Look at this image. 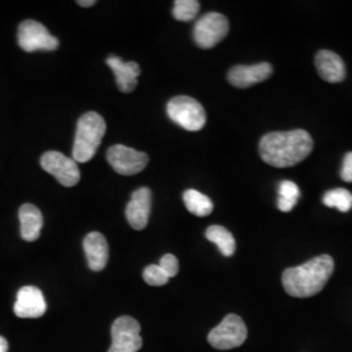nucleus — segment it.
I'll use <instances>...</instances> for the list:
<instances>
[{"instance_id": "nucleus-1", "label": "nucleus", "mask_w": 352, "mask_h": 352, "mask_svg": "<svg viewBox=\"0 0 352 352\" xmlns=\"http://www.w3.org/2000/svg\"><path fill=\"white\" fill-rule=\"evenodd\" d=\"M314 149V140L304 129L272 132L260 141V155L265 164L278 168L292 167L304 161Z\"/></svg>"}, {"instance_id": "nucleus-2", "label": "nucleus", "mask_w": 352, "mask_h": 352, "mask_svg": "<svg viewBox=\"0 0 352 352\" xmlns=\"http://www.w3.org/2000/svg\"><path fill=\"white\" fill-rule=\"evenodd\" d=\"M334 272V260L321 254L308 263L289 267L282 274L283 289L294 298H311L321 292Z\"/></svg>"}, {"instance_id": "nucleus-3", "label": "nucleus", "mask_w": 352, "mask_h": 352, "mask_svg": "<svg viewBox=\"0 0 352 352\" xmlns=\"http://www.w3.org/2000/svg\"><path fill=\"white\" fill-rule=\"evenodd\" d=\"M106 133V122L94 111L85 113L77 122L72 157L76 162H89L98 151Z\"/></svg>"}, {"instance_id": "nucleus-4", "label": "nucleus", "mask_w": 352, "mask_h": 352, "mask_svg": "<svg viewBox=\"0 0 352 352\" xmlns=\"http://www.w3.org/2000/svg\"><path fill=\"white\" fill-rule=\"evenodd\" d=\"M167 115L177 126L197 132L206 124V113L201 103L187 96L174 97L167 103Z\"/></svg>"}, {"instance_id": "nucleus-5", "label": "nucleus", "mask_w": 352, "mask_h": 352, "mask_svg": "<svg viewBox=\"0 0 352 352\" xmlns=\"http://www.w3.org/2000/svg\"><path fill=\"white\" fill-rule=\"evenodd\" d=\"M248 336L244 321L238 315H228L208 336V342L217 350H231L241 346Z\"/></svg>"}, {"instance_id": "nucleus-6", "label": "nucleus", "mask_w": 352, "mask_h": 352, "mask_svg": "<svg viewBox=\"0 0 352 352\" xmlns=\"http://www.w3.org/2000/svg\"><path fill=\"white\" fill-rule=\"evenodd\" d=\"M19 46L26 52L55 51L59 47L58 38L54 37L46 26L34 20H26L19 26Z\"/></svg>"}, {"instance_id": "nucleus-7", "label": "nucleus", "mask_w": 352, "mask_h": 352, "mask_svg": "<svg viewBox=\"0 0 352 352\" xmlns=\"http://www.w3.org/2000/svg\"><path fill=\"white\" fill-rule=\"evenodd\" d=\"M228 30V20L223 14L217 12L206 13L197 20L193 29V38L199 47L212 49L222 39H225Z\"/></svg>"}, {"instance_id": "nucleus-8", "label": "nucleus", "mask_w": 352, "mask_h": 352, "mask_svg": "<svg viewBox=\"0 0 352 352\" xmlns=\"http://www.w3.org/2000/svg\"><path fill=\"white\" fill-rule=\"evenodd\" d=\"M42 168L54 176L64 187H75L81 174L74 158L64 155L60 151H51L41 157Z\"/></svg>"}, {"instance_id": "nucleus-9", "label": "nucleus", "mask_w": 352, "mask_h": 352, "mask_svg": "<svg viewBox=\"0 0 352 352\" xmlns=\"http://www.w3.org/2000/svg\"><path fill=\"white\" fill-rule=\"evenodd\" d=\"M138 320L129 316H123L115 320L111 327L113 344L109 352H139L142 347Z\"/></svg>"}, {"instance_id": "nucleus-10", "label": "nucleus", "mask_w": 352, "mask_h": 352, "mask_svg": "<svg viewBox=\"0 0 352 352\" xmlns=\"http://www.w3.org/2000/svg\"><path fill=\"white\" fill-rule=\"evenodd\" d=\"M107 162L120 175H136L148 166L149 157L142 151L119 144L107 151Z\"/></svg>"}, {"instance_id": "nucleus-11", "label": "nucleus", "mask_w": 352, "mask_h": 352, "mask_svg": "<svg viewBox=\"0 0 352 352\" xmlns=\"http://www.w3.org/2000/svg\"><path fill=\"white\" fill-rule=\"evenodd\" d=\"M47 304L41 289L34 286H25L17 292L14 302V315L20 318H38L46 314Z\"/></svg>"}, {"instance_id": "nucleus-12", "label": "nucleus", "mask_w": 352, "mask_h": 352, "mask_svg": "<svg viewBox=\"0 0 352 352\" xmlns=\"http://www.w3.org/2000/svg\"><path fill=\"white\" fill-rule=\"evenodd\" d=\"M273 74V67L269 63L253 65H235L230 69L227 78L228 82L236 88H250L254 84L263 82Z\"/></svg>"}, {"instance_id": "nucleus-13", "label": "nucleus", "mask_w": 352, "mask_h": 352, "mask_svg": "<svg viewBox=\"0 0 352 352\" xmlns=\"http://www.w3.org/2000/svg\"><path fill=\"white\" fill-rule=\"evenodd\" d=\"M151 190L142 187L133 192L131 201L126 205V217L128 223L135 230H144L151 217Z\"/></svg>"}, {"instance_id": "nucleus-14", "label": "nucleus", "mask_w": 352, "mask_h": 352, "mask_svg": "<svg viewBox=\"0 0 352 352\" xmlns=\"http://www.w3.org/2000/svg\"><path fill=\"white\" fill-rule=\"evenodd\" d=\"M107 65L113 69L118 88L123 93H132L138 87L141 68L136 62H123L119 56H109Z\"/></svg>"}, {"instance_id": "nucleus-15", "label": "nucleus", "mask_w": 352, "mask_h": 352, "mask_svg": "<svg viewBox=\"0 0 352 352\" xmlns=\"http://www.w3.org/2000/svg\"><path fill=\"white\" fill-rule=\"evenodd\" d=\"M315 64L318 75L327 82H340L346 77L344 63L340 55L333 51H318L316 55Z\"/></svg>"}, {"instance_id": "nucleus-16", "label": "nucleus", "mask_w": 352, "mask_h": 352, "mask_svg": "<svg viewBox=\"0 0 352 352\" xmlns=\"http://www.w3.org/2000/svg\"><path fill=\"white\" fill-rule=\"evenodd\" d=\"M84 251L89 267L93 272H101L109 263V244L101 232H90L84 239Z\"/></svg>"}, {"instance_id": "nucleus-17", "label": "nucleus", "mask_w": 352, "mask_h": 352, "mask_svg": "<svg viewBox=\"0 0 352 352\" xmlns=\"http://www.w3.org/2000/svg\"><path fill=\"white\" fill-rule=\"evenodd\" d=\"M21 238L26 241H36L43 226V215L36 205L24 204L19 210Z\"/></svg>"}, {"instance_id": "nucleus-18", "label": "nucleus", "mask_w": 352, "mask_h": 352, "mask_svg": "<svg viewBox=\"0 0 352 352\" xmlns=\"http://www.w3.org/2000/svg\"><path fill=\"white\" fill-rule=\"evenodd\" d=\"M205 236L209 241L214 243L221 253L226 257H231L236 251V241L232 234L223 226L213 225L209 227L205 232Z\"/></svg>"}, {"instance_id": "nucleus-19", "label": "nucleus", "mask_w": 352, "mask_h": 352, "mask_svg": "<svg viewBox=\"0 0 352 352\" xmlns=\"http://www.w3.org/2000/svg\"><path fill=\"white\" fill-rule=\"evenodd\" d=\"M183 200L189 213L193 215L206 217L213 212V201L206 195H204L196 189H187L183 193Z\"/></svg>"}, {"instance_id": "nucleus-20", "label": "nucleus", "mask_w": 352, "mask_h": 352, "mask_svg": "<svg viewBox=\"0 0 352 352\" xmlns=\"http://www.w3.org/2000/svg\"><path fill=\"white\" fill-rule=\"evenodd\" d=\"M299 199H300V189L294 182L285 180L279 184L277 206L280 212L283 213L291 212L299 201Z\"/></svg>"}, {"instance_id": "nucleus-21", "label": "nucleus", "mask_w": 352, "mask_h": 352, "mask_svg": "<svg viewBox=\"0 0 352 352\" xmlns=\"http://www.w3.org/2000/svg\"><path fill=\"white\" fill-rule=\"evenodd\" d=\"M322 201L327 208H337L342 213H347L352 209V193L344 188L333 189L325 193Z\"/></svg>"}, {"instance_id": "nucleus-22", "label": "nucleus", "mask_w": 352, "mask_h": 352, "mask_svg": "<svg viewBox=\"0 0 352 352\" xmlns=\"http://www.w3.org/2000/svg\"><path fill=\"white\" fill-rule=\"evenodd\" d=\"M200 11V1L197 0H176L173 16L177 21H190Z\"/></svg>"}, {"instance_id": "nucleus-23", "label": "nucleus", "mask_w": 352, "mask_h": 352, "mask_svg": "<svg viewBox=\"0 0 352 352\" xmlns=\"http://www.w3.org/2000/svg\"><path fill=\"white\" fill-rule=\"evenodd\" d=\"M142 277H144V280L151 286H164L170 279L160 265L146 266Z\"/></svg>"}, {"instance_id": "nucleus-24", "label": "nucleus", "mask_w": 352, "mask_h": 352, "mask_svg": "<svg viewBox=\"0 0 352 352\" xmlns=\"http://www.w3.org/2000/svg\"><path fill=\"white\" fill-rule=\"evenodd\" d=\"M160 266L162 267V270L168 278L175 277L179 272V261L174 254H170V253L164 254V257L161 258Z\"/></svg>"}, {"instance_id": "nucleus-25", "label": "nucleus", "mask_w": 352, "mask_h": 352, "mask_svg": "<svg viewBox=\"0 0 352 352\" xmlns=\"http://www.w3.org/2000/svg\"><path fill=\"white\" fill-rule=\"evenodd\" d=\"M340 177L346 183H352V151L347 153L343 158V167H342Z\"/></svg>"}, {"instance_id": "nucleus-26", "label": "nucleus", "mask_w": 352, "mask_h": 352, "mask_svg": "<svg viewBox=\"0 0 352 352\" xmlns=\"http://www.w3.org/2000/svg\"><path fill=\"white\" fill-rule=\"evenodd\" d=\"M96 3H97L96 0H80V1H77V4L81 6V7H91V6H94Z\"/></svg>"}, {"instance_id": "nucleus-27", "label": "nucleus", "mask_w": 352, "mask_h": 352, "mask_svg": "<svg viewBox=\"0 0 352 352\" xmlns=\"http://www.w3.org/2000/svg\"><path fill=\"white\" fill-rule=\"evenodd\" d=\"M8 351V342L6 338H3V337H0V352H7Z\"/></svg>"}]
</instances>
